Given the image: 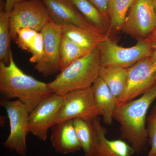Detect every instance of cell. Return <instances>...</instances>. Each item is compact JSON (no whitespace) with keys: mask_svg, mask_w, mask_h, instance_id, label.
<instances>
[{"mask_svg":"<svg viewBox=\"0 0 156 156\" xmlns=\"http://www.w3.org/2000/svg\"><path fill=\"white\" fill-rule=\"evenodd\" d=\"M4 11L10 13L14 7L20 3L23 2L27 0H5Z\"/></svg>","mask_w":156,"mask_h":156,"instance_id":"cell-28","label":"cell"},{"mask_svg":"<svg viewBox=\"0 0 156 156\" xmlns=\"http://www.w3.org/2000/svg\"><path fill=\"white\" fill-rule=\"evenodd\" d=\"M92 122L98 138L95 156H131L135 153L133 147L122 140L108 139L106 137L107 131L101 126L98 117L92 120Z\"/></svg>","mask_w":156,"mask_h":156,"instance_id":"cell-14","label":"cell"},{"mask_svg":"<svg viewBox=\"0 0 156 156\" xmlns=\"http://www.w3.org/2000/svg\"><path fill=\"white\" fill-rule=\"evenodd\" d=\"M0 92L3 98H18L27 107L29 113L53 93L47 83L26 74L17 66L12 52L9 64L0 62Z\"/></svg>","mask_w":156,"mask_h":156,"instance_id":"cell-2","label":"cell"},{"mask_svg":"<svg viewBox=\"0 0 156 156\" xmlns=\"http://www.w3.org/2000/svg\"><path fill=\"white\" fill-rule=\"evenodd\" d=\"M156 98V85L138 98L117 106L113 119L120 126L121 137L126 140L135 153L145 150L148 142L147 115Z\"/></svg>","mask_w":156,"mask_h":156,"instance_id":"cell-1","label":"cell"},{"mask_svg":"<svg viewBox=\"0 0 156 156\" xmlns=\"http://www.w3.org/2000/svg\"><path fill=\"white\" fill-rule=\"evenodd\" d=\"M37 32L32 29H20L17 31L14 42L21 50L28 51L31 43Z\"/></svg>","mask_w":156,"mask_h":156,"instance_id":"cell-25","label":"cell"},{"mask_svg":"<svg viewBox=\"0 0 156 156\" xmlns=\"http://www.w3.org/2000/svg\"><path fill=\"white\" fill-rule=\"evenodd\" d=\"M51 20L41 0H27L17 5L10 13L11 39L15 41L17 31L29 28L41 32Z\"/></svg>","mask_w":156,"mask_h":156,"instance_id":"cell-6","label":"cell"},{"mask_svg":"<svg viewBox=\"0 0 156 156\" xmlns=\"http://www.w3.org/2000/svg\"><path fill=\"white\" fill-rule=\"evenodd\" d=\"M62 34L79 46L89 50L99 46L109 35L92 32L73 24L61 26Z\"/></svg>","mask_w":156,"mask_h":156,"instance_id":"cell-16","label":"cell"},{"mask_svg":"<svg viewBox=\"0 0 156 156\" xmlns=\"http://www.w3.org/2000/svg\"><path fill=\"white\" fill-rule=\"evenodd\" d=\"M62 101L63 95L53 93L39 103L29 114V132L45 141L48 130L56 122Z\"/></svg>","mask_w":156,"mask_h":156,"instance_id":"cell-10","label":"cell"},{"mask_svg":"<svg viewBox=\"0 0 156 156\" xmlns=\"http://www.w3.org/2000/svg\"><path fill=\"white\" fill-rule=\"evenodd\" d=\"M127 69V87L119 98L116 107L136 99L156 85V69L150 56L140 59Z\"/></svg>","mask_w":156,"mask_h":156,"instance_id":"cell-9","label":"cell"},{"mask_svg":"<svg viewBox=\"0 0 156 156\" xmlns=\"http://www.w3.org/2000/svg\"><path fill=\"white\" fill-rule=\"evenodd\" d=\"M89 51L79 46L62 34L59 48L60 72L76 60L86 55Z\"/></svg>","mask_w":156,"mask_h":156,"instance_id":"cell-20","label":"cell"},{"mask_svg":"<svg viewBox=\"0 0 156 156\" xmlns=\"http://www.w3.org/2000/svg\"><path fill=\"white\" fill-rule=\"evenodd\" d=\"M73 123L85 156H95L98 138L92 121L76 119H73Z\"/></svg>","mask_w":156,"mask_h":156,"instance_id":"cell-17","label":"cell"},{"mask_svg":"<svg viewBox=\"0 0 156 156\" xmlns=\"http://www.w3.org/2000/svg\"><path fill=\"white\" fill-rule=\"evenodd\" d=\"M99 11L110 29L109 6L110 0H89Z\"/></svg>","mask_w":156,"mask_h":156,"instance_id":"cell-26","label":"cell"},{"mask_svg":"<svg viewBox=\"0 0 156 156\" xmlns=\"http://www.w3.org/2000/svg\"><path fill=\"white\" fill-rule=\"evenodd\" d=\"M41 32L44 37V56L35 64V69L44 77H48L60 70L59 48L62 29L51 20Z\"/></svg>","mask_w":156,"mask_h":156,"instance_id":"cell-11","label":"cell"},{"mask_svg":"<svg viewBox=\"0 0 156 156\" xmlns=\"http://www.w3.org/2000/svg\"><path fill=\"white\" fill-rule=\"evenodd\" d=\"M73 5L92 25L109 35V28L97 8L89 0H69Z\"/></svg>","mask_w":156,"mask_h":156,"instance_id":"cell-19","label":"cell"},{"mask_svg":"<svg viewBox=\"0 0 156 156\" xmlns=\"http://www.w3.org/2000/svg\"><path fill=\"white\" fill-rule=\"evenodd\" d=\"M10 13L4 10L0 12V62L6 65L10 62L12 40L9 25Z\"/></svg>","mask_w":156,"mask_h":156,"instance_id":"cell-22","label":"cell"},{"mask_svg":"<svg viewBox=\"0 0 156 156\" xmlns=\"http://www.w3.org/2000/svg\"><path fill=\"white\" fill-rule=\"evenodd\" d=\"M99 77L107 85L118 101L126 90L128 83L127 69L118 66L101 67L99 71Z\"/></svg>","mask_w":156,"mask_h":156,"instance_id":"cell-18","label":"cell"},{"mask_svg":"<svg viewBox=\"0 0 156 156\" xmlns=\"http://www.w3.org/2000/svg\"><path fill=\"white\" fill-rule=\"evenodd\" d=\"M92 87L94 102L103 117L104 122L108 126L111 125L113 119V114L116 107L118 100L100 77L95 81Z\"/></svg>","mask_w":156,"mask_h":156,"instance_id":"cell-15","label":"cell"},{"mask_svg":"<svg viewBox=\"0 0 156 156\" xmlns=\"http://www.w3.org/2000/svg\"><path fill=\"white\" fill-rule=\"evenodd\" d=\"M150 43L151 47V54L150 58L153 65L156 69V32H154L146 39Z\"/></svg>","mask_w":156,"mask_h":156,"instance_id":"cell-27","label":"cell"},{"mask_svg":"<svg viewBox=\"0 0 156 156\" xmlns=\"http://www.w3.org/2000/svg\"><path fill=\"white\" fill-rule=\"evenodd\" d=\"M41 1L51 20L56 24L60 26L73 24L95 33L105 34L89 23L69 0Z\"/></svg>","mask_w":156,"mask_h":156,"instance_id":"cell-12","label":"cell"},{"mask_svg":"<svg viewBox=\"0 0 156 156\" xmlns=\"http://www.w3.org/2000/svg\"><path fill=\"white\" fill-rule=\"evenodd\" d=\"M146 123L148 142L151 146L147 156H156V105L153 106L147 118Z\"/></svg>","mask_w":156,"mask_h":156,"instance_id":"cell-23","label":"cell"},{"mask_svg":"<svg viewBox=\"0 0 156 156\" xmlns=\"http://www.w3.org/2000/svg\"><path fill=\"white\" fill-rule=\"evenodd\" d=\"M156 30V11L152 0H134L122 30L138 41H143Z\"/></svg>","mask_w":156,"mask_h":156,"instance_id":"cell-8","label":"cell"},{"mask_svg":"<svg viewBox=\"0 0 156 156\" xmlns=\"http://www.w3.org/2000/svg\"><path fill=\"white\" fill-rule=\"evenodd\" d=\"M134 0H110L109 6L110 30H122L126 16Z\"/></svg>","mask_w":156,"mask_h":156,"instance_id":"cell-21","label":"cell"},{"mask_svg":"<svg viewBox=\"0 0 156 156\" xmlns=\"http://www.w3.org/2000/svg\"><path fill=\"white\" fill-rule=\"evenodd\" d=\"M153 4L155 10L156 11V0H152Z\"/></svg>","mask_w":156,"mask_h":156,"instance_id":"cell-29","label":"cell"},{"mask_svg":"<svg viewBox=\"0 0 156 156\" xmlns=\"http://www.w3.org/2000/svg\"><path fill=\"white\" fill-rule=\"evenodd\" d=\"M154 32H156V30H155V31H154ZM153 33H154V32H153Z\"/></svg>","mask_w":156,"mask_h":156,"instance_id":"cell-30","label":"cell"},{"mask_svg":"<svg viewBox=\"0 0 156 156\" xmlns=\"http://www.w3.org/2000/svg\"><path fill=\"white\" fill-rule=\"evenodd\" d=\"M51 128L50 140L56 152L66 154L73 153L82 148L76 133L73 120L55 123Z\"/></svg>","mask_w":156,"mask_h":156,"instance_id":"cell-13","label":"cell"},{"mask_svg":"<svg viewBox=\"0 0 156 156\" xmlns=\"http://www.w3.org/2000/svg\"><path fill=\"white\" fill-rule=\"evenodd\" d=\"M101 67L98 46L60 71L53 81L47 83L48 87L53 93L62 95L73 90L92 87L99 77Z\"/></svg>","mask_w":156,"mask_h":156,"instance_id":"cell-3","label":"cell"},{"mask_svg":"<svg viewBox=\"0 0 156 156\" xmlns=\"http://www.w3.org/2000/svg\"><path fill=\"white\" fill-rule=\"evenodd\" d=\"M99 115L101 114L95 105L91 87L70 91L63 95L55 123L76 119L92 121Z\"/></svg>","mask_w":156,"mask_h":156,"instance_id":"cell-7","label":"cell"},{"mask_svg":"<svg viewBox=\"0 0 156 156\" xmlns=\"http://www.w3.org/2000/svg\"><path fill=\"white\" fill-rule=\"evenodd\" d=\"M0 105L6 110L10 127V134L3 145L24 156L27 152V136L30 132L28 108L18 99L11 101L2 98Z\"/></svg>","mask_w":156,"mask_h":156,"instance_id":"cell-5","label":"cell"},{"mask_svg":"<svg viewBox=\"0 0 156 156\" xmlns=\"http://www.w3.org/2000/svg\"><path fill=\"white\" fill-rule=\"evenodd\" d=\"M28 52L31 54L30 61L31 63H38L43 58L44 53V37L41 32H38L31 43Z\"/></svg>","mask_w":156,"mask_h":156,"instance_id":"cell-24","label":"cell"},{"mask_svg":"<svg viewBox=\"0 0 156 156\" xmlns=\"http://www.w3.org/2000/svg\"><path fill=\"white\" fill-rule=\"evenodd\" d=\"M101 67L118 66L128 69L142 58L150 56L151 47L147 39L130 48H124L109 37L98 46Z\"/></svg>","mask_w":156,"mask_h":156,"instance_id":"cell-4","label":"cell"}]
</instances>
